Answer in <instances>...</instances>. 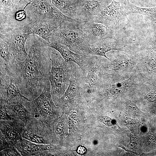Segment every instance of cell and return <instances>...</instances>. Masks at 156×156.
I'll use <instances>...</instances> for the list:
<instances>
[{"label":"cell","instance_id":"obj_1","mask_svg":"<svg viewBox=\"0 0 156 156\" xmlns=\"http://www.w3.org/2000/svg\"><path fill=\"white\" fill-rule=\"evenodd\" d=\"M39 36L31 34L26 41L28 55L20 61L14 59L8 69L18 81L22 94L31 101L42 92L49 81L52 49Z\"/></svg>","mask_w":156,"mask_h":156},{"label":"cell","instance_id":"obj_2","mask_svg":"<svg viewBox=\"0 0 156 156\" xmlns=\"http://www.w3.org/2000/svg\"><path fill=\"white\" fill-rule=\"evenodd\" d=\"M84 21H63L53 32L50 38V42L64 45L77 54L88 55L90 44L83 30Z\"/></svg>","mask_w":156,"mask_h":156},{"label":"cell","instance_id":"obj_3","mask_svg":"<svg viewBox=\"0 0 156 156\" xmlns=\"http://www.w3.org/2000/svg\"><path fill=\"white\" fill-rule=\"evenodd\" d=\"M52 49V65L49 74L51 92L53 102L62 97L69 84L71 74L70 62L65 61L60 54Z\"/></svg>","mask_w":156,"mask_h":156},{"label":"cell","instance_id":"obj_4","mask_svg":"<svg viewBox=\"0 0 156 156\" xmlns=\"http://www.w3.org/2000/svg\"><path fill=\"white\" fill-rule=\"evenodd\" d=\"M99 57L89 55L87 63L80 68L81 92L87 98L97 91L102 81V61Z\"/></svg>","mask_w":156,"mask_h":156},{"label":"cell","instance_id":"obj_5","mask_svg":"<svg viewBox=\"0 0 156 156\" xmlns=\"http://www.w3.org/2000/svg\"><path fill=\"white\" fill-rule=\"evenodd\" d=\"M51 87L49 81L40 94L34 100L28 102L34 118L40 120L49 127L59 113V109L55 106L52 98Z\"/></svg>","mask_w":156,"mask_h":156},{"label":"cell","instance_id":"obj_6","mask_svg":"<svg viewBox=\"0 0 156 156\" xmlns=\"http://www.w3.org/2000/svg\"><path fill=\"white\" fill-rule=\"evenodd\" d=\"M25 10L31 20L56 19L73 22L82 21L64 14L54 6L51 0H31Z\"/></svg>","mask_w":156,"mask_h":156},{"label":"cell","instance_id":"obj_7","mask_svg":"<svg viewBox=\"0 0 156 156\" xmlns=\"http://www.w3.org/2000/svg\"><path fill=\"white\" fill-rule=\"evenodd\" d=\"M93 20L104 25L114 34L123 29L129 22L127 15L119 2L112 1Z\"/></svg>","mask_w":156,"mask_h":156},{"label":"cell","instance_id":"obj_8","mask_svg":"<svg viewBox=\"0 0 156 156\" xmlns=\"http://www.w3.org/2000/svg\"><path fill=\"white\" fill-rule=\"evenodd\" d=\"M70 62L71 74L68 88L63 95L54 102L64 110L78 103L81 98L80 68L76 64Z\"/></svg>","mask_w":156,"mask_h":156},{"label":"cell","instance_id":"obj_9","mask_svg":"<svg viewBox=\"0 0 156 156\" xmlns=\"http://www.w3.org/2000/svg\"><path fill=\"white\" fill-rule=\"evenodd\" d=\"M21 136L23 139L36 144L53 143L54 139L50 127L38 119H35L25 124Z\"/></svg>","mask_w":156,"mask_h":156},{"label":"cell","instance_id":"obj_10","mask_svg":"<svg viewBox=\"0 0 156 156\" xmlns=\"http://www.w3.org/2000/svg\"><path fill=\"white\" fill-rule=\"evenodd\" d=\"M25 8L23 9L14 8L11 10L0 11L1 34H4L14 29L21 30L30 23L31 19Z\"/></svg>","mask_w":156,"mask_h":156},{"label":"cell","instance_id":"obj_11","mask_svg":"<svg viewBox=\"0 0 156 156\" xmlns=\"http://www.w3.org/2000/svg\"><path fill=\"white\" fill-rule=\"evenodd\" d=\"M30 35L24 33L19 29L10 31L4 34H0V36L8 44L13 57L20 61L25 60L28 55L25 44Z\"/></svg>","mask_w":156,"mask_h":156},{"label":"cell","instance_id":"obj_12","mask_svg":"<svg viewBox=\"0 0 156 156\" xmlns=\"http://www.w3.org/2000/svg\"><path fill=\"white\" fill-rule=\"evenodd\" d=\"M63 21L56 19L31 20L21 31L24 33L38 36L50 43V38L53 32L60 26Z\"/></svg>","mask_w":156,"mask_h":156},{"label":"cell","instance_id":"obj_13","mask_svg":"<svg viewBox=\"0 0 156 156\" xmlns=\"http://www.w3.org/2000/svg\"><path fill=\"white\" fill-rule=\"evenodd\" d=\"M112 0H78L76 18L93 20L112 2Z\"/></svg>","mask_w":156,"mask_h":156},{"label":"cell","instance_id":"obj_14","mask_svg":"<svg viewBox=\"0 0 156 156\" xmlns=\"http://www.w3.org/2000/svg\"><path fill=\"white\" fill-rule=\"evenodd\" d=\"M83 26L90 45L104 40L114 39L115 34L101 23L93 20L84 21Z\"/></svg>","mask_w":156,"mask_h":156},{"label":"cell","instance_id":"obj_15","mask_svg":"<svg viewBox=\"0 0 156 156\" xmlns=\"http://www.w3.org/2000/svg\"><path fill=\"white\" fill-rule=\"evenodd\" d=\"M25 97L6 103L8 114L14 120L22 121L25 124L35 119L28 102Z\"/></svg>","mask_w":156,"mask_h":156},{"label":"cell","instance_id":"obj_16","mask_svg":"<svg viewBox=\"0 0 156 156\" xmlns=\"http://www.w3.org/2000/svg\"><path fill=\"white\" fill-rule=\"evenodd\" d=\"M25 123L19 120L0 121V135L11 146H14L22 138L21 133Z\"/></svg>","mask_w":156,"mask_h":156},{"label":"cell","instance_id":"obj_17","mask_svg":"<svg viewBox=\"0 0 156 156\" xmlns=\"http://www.w3.org/2000/svg\"><path fill=\"white\" fill-rule=\"evenodd\" d=\"M114 39L103 40L90 45L88 55L102 57L109 59L106 53L112 50L125 51L123 42Z\"/></svg>","mask_w":156,"mask_h":156},{"label":"cell","instance_id":"obj_18","mask_svg":"<svg viewBox=\"0 0 156 156\" xmlns=\"http://www.w3.org/2000/svg\"><path fill=\"white\" fill-rule=\"evenodd\" d=\"M21 156H41L44 151L57 148L53 144L35 143L22 138L14 146Z\"/></svg>","mask_w":156,"mask_h":156},{"label":"cell","instance_id":"obj_19","mask_svg":"<svg viewBox=\"0 0 156 156\" xmlns=\"http://www.w3.org/2000/svg\"><path fill=\"white\" fill-rule=\"evenodd\" d=\"M135 85L131 78L115 84H112L109 81L103 82L102 81L97 90L101 91L107 98H114L123 94Z\"/></svg>","mask_w":156,"mask_h":156},{"label":"cell","instance_id":"obj_20","mask_svg":"<svg viewBox=\"0 0 156 156\" xmlns=\"http://www.w3.org/2000/svg\"><path fill=\"white\" fill-rule=\"evenodd\" d=\"M48 46L57 51L65 61L74 62L80 68L86 64L89 58V55L77 54L70 50L67 46L61 44L50 42Z\"/></svg>","mask_w":156,"mask_h":156},{"label":"cell","instance_id":"obj_21","mask_svg":"<svg viewBox=\"0 0 156 156\" xmlns=\"http://www.w3.org/2000/svg\"><path fill=\"white\" fill-rule=\"evenodd\" d=\"M7 72L10 77V83L7 86H0V102L5 103L25 97L21 92L18 81L10 72Z\"/></svg>","mask_w":156,"mask_h":156},{"label":"cell","instance_id":"obj_22","mask_svg":"<svg viewBox=\"0 0 156 156\" xmlns=\"http://www.w3.org/2000/svg\"><path fill=\"white\" fill-rule=\"evenodd\" d=\"M52 4L64 15L76 18L78 0H51Z\"/></svg>","mask_w":156,"mask_h":156},{"label":"cell","instance_id":"obj_23","mask_svg":"<svg viewBox=\"0 0 156 156\" xmlns=\"http://www.w3.org/2000/svg\"><path fill=\"white\" fill-rule=\"evenodd\" d=\"M124 12L126 15L137 14L146 15L151 17H156V8H145L137 7L128 0L124 1L121 6Z\"/></svg>","mask_w":156,"mask_h":156},{"label":"cell","instance_id":"obj_24","mask_svg":"<svg viewBox=\"0 0 156 156\" xmlns=\"http://www.w3.org/2000/svg\"><path fill=\"white\" fill-rule=\"evenodd\" d=\"M0 68H6L10 67L14 58L11 54L9 46L2 37L0 36Z\"/></svg>","mask_w":156,"mask_h":156},{"label":"cell","instance_id":"obj_25","mask_svg":"<svg viewBox=\"0 0 156 156\" xmlns=\"http://www.w3.org/2000/svg\"><path fill=\"white\" fill-rule=\"evenodd\" d=\"M64 118L62 116L55 122H52L50 126L51 130L53 131L54 134H54L59 140H61V138L65 135L66 125Z\"/></svg>","mask_w":156,"mask_h":156},{"label":"cell","instance_id":"obj_26","mask_svg":"<svg viewBox=\"0 0 156 156\" xmlns=\"http://www.w3.org/2000/svg\"><path fill=\"white\" fill-rule=\"evenodd\" d=\"M0 120H11L14 119L8 114L6 103L0 102Z\"/></svg>","mask_w":156,"mask_h":156},{"label":"cell","instance_id":"obj_27","mask_svg":"<svg viewBox=\"0 0 156 156\" xmlns=\"http://www.w3.org/2000/svg\"><path fill=\"white\" fill-rule=\"evenodd\" d=\"M1 156H21V154L14 146H11L0 151Z\"/></svg>","mask_w":156,"mask_h":156},{"label":"cell","instance_id":"obj_28","mask_svg":"<svg viewBox=\"0 0 156 156\" xmlns=\"http://www.w3.org/2000/svg\"><path fill=\"white\" fill-rule=\"evenodd\" d=\"M149 65L152 69L156 70V52L153 49H149L148 53Z\"/></svg>","mask_w":156,"mask_h":156},{"label":"cell","instance_id":"obj_29","mask_svg":"<svg viewBox=\"0 0 156 156\" xmlns=\"http://www.w3.org/2000/svg\"><path fill=\"white\" fill-rule=\"evenodd\" d=\"M14 8L16 9H23L29 4L31 0H12Z\"/></svg>","mask_w":156,"mask_h":156},{"label":"cell","instance_id":"obj_30","mask_svg":"<svg viewBox=\"0 0 156 156\" xmlns=\"http://www.w3.org/2000/svg\"><path fill=\"white\" fill-rule=\"evenodd\" d=\"M14 8L12 0H0V11L10 10Z\"/></svg>","mask_w":156,"mask_h":156},{"label":"cell","instance_id":"obj_31","mask_svg":"<svg viewBox=\"0 0 156 156\" xmlns=\"http://www.w3.org/2000/svg\"><path fill=\"white\" fill-rule=\"evenodd\" d=\"M126 104L128 108L133 112L135 114L142 112L138 108L134 101L127 100L126 101Z\"/></svg>","mask_w":156,"mask_h":156},{"label":"cell","instance_id":"obj_32","mask_svg":"<svg viewBox=\"0 0 156 156\" xmlns=\"http://www.w3.org/2000/svg\"><path fill=\"white\" fill-rule=\"evenodd\" d=\"M145 97L148 100L154 101L156 99V88H153L149 90L145 95Z\"/></svg>","mask_w":156,"mask_h":156},{"label":"cell","instance_id":"obj_33","mask_svg":"<svg viewBox=\"0 0 156 156\" xmlns=\"http://www.w3.org/2000/svg\"><path fill=\"white\" fill-rule=\"evenodd\" d=\"M0 136L1 140L0 146V151L7 148L10 146H12L10 145L2 135H0Z\"/></svg>","mask_w":156,"mask_h":156},{"label":"cell","instance_id":"obj_34","mask_svg":"<svg viewBox=\"0 0 156 156\" xmlns=\"http://www.w3.org/2000/svg\"><path fill=\"white\" fill-rule=\"evenodd\" d=\"M101 119L106 125H108V126L111 125L112 123V120L110 118L107 116H102L101 118Z\"/></svg>","mask_w":156,"mask_h":156},{"label":"cell","instance_id":"obj_35","mask_svg":"<svg viewBox=\"0 0 156 156\" xmlns=\"http://www.w3.org/2000/svg\"><path fill=\"white\" fill-rule=\"evenodd\" d=\"M77 153L79 154H83L86 151V149L85 147L82 146H79L77 150Z\"/></svg>","mask_w":156,"mask_h":156},{"label":"cell","instance_id":"obj_36","mask_svg":"<svg viewBox=\"0 0 156 156\" xmlns=\"http://www.w3.org/2000/svg\"><path fill=\"white\" fill-rule=\"evenodd\" d=\"M153 20L154 23L155 25H156V19H154Z\"/></svg>","mask_w":156,"mask_h":156},{"label":"cell","instance_id":"obj_37","mask_svg":"<svg viewBox=\"0 0 156 156\" xmlns=\"http://www.w3.org/2000/svg\"></svg>","mask_w":156,"mask_h":156}]
</instances>
